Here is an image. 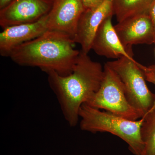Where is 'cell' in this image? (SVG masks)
Masks as SVG:
<instances>
[{
	"label": "cell",
	"mask_w": 155,
	"mask_h": 155,
	"mask_svg": "<svg viewBox=\"0 0 155 155\" xmlns=\"http://www.w3.org/2000/svg\"><path fill=\"white\" fill-rule=\"evenodd\" d=\"M143 117L140 134L144 148L141 155H155V105Z\"/></svg>",
	"instance_id": "13"
},
{
	"label": "cell",
	"mask_w": 155,
	"mask_h": 155,
	"mask_svg": "<svg viewBox=\"0 0 155 155\" xmlns=\"http://www.w3.org/2000/svg\"><path fill=\"white\" fill-rule=\"evenodd\" d=\"M75 41L64 34L48 30L41 36L14 49L10 57L23 67H38L66 76L72 72L80 51L74 49Z\"/></svg>",
	"instance_id": "2"
},
{
	"label": "cell",
	"mask_w": 155,
	"mask_h": 155,
	"mask_svg": "<svg viewBox=\"0 0 155 155\" xmlns=\"http://www.w3.org/2000/svg\"><path fill=\"white\" fill-rule=\"evenodd\" d=\"M51 3L48 0H14L1 10L0 25L3 29L37 22L48 14Z\"/></svg>",
	"instance_id": "6"
},
{
	"label": "cell",
	"mask_w": 155,
	"mask_h": 155,
	"mask_svg": "<svg viewBox=\"0 0 155 155\" xmlns=\"http://www.w3.org/2000/svg\"><path fill=\"white\" fill-rule=\"evenodd\" d=\"M104 68V78L98 91L88 100L87 104L132 121L143 117L130 105L124 85L113 69L107 64Z\"/></svg>",
	"instance_id": "4"
},
{
	"label": "cell",
	"mask_w": 155,
	"mask_h": 155,
	"mask_svg": "<svg viewBox=\"0 0 155 155\" xmlns=\"http://www.w3.org/2000/svg\"><path fill=\"white\" fill-rule=\"evenodd\" d=\"M148 15L151 21L153 29L154 34V43L155 44V0H154L150 8Z\"/></svg>",
	"instance_id": "16"
},
{
	"label": "cell",
	"mask_w": 155,
	"mask_h": 155,
	"mask_svg": "<svg viewBox=\"0 0 155 155\" xmlns=\"http://www.w3.org/2000/svg\"><path fill=\"white\" fill-rule=\"evenodd\" d=\"M114 27L122 45L129 51L133 45L154 43L153 29L148 14L125 19Z\"/></svg>",
	"instance_id": "10"
},
{
	"label": "cell",
	"mask_w": 155,
	"mask_h": 155,
	"mask_svg": "<svg viewBox=\"0 0 155 155\" xmlns=\"http://www.w3.org/2000/svg\"><path fill=\"white\" fill-rule=\"evenodd\" d=\"M138 66L143 72L146 80L155 85V65L146 67L138 63Z\"/></svg>",
	"instance_id": "14"
},
{
	"label": "cell",
	"mask_w": 155,
	"mask_h": 155,
	"mask_svg": "<svg viewBox=\"0 0 155 155\" xmlns=\"http://www.w3.org/2000/svg\"><path fill=\"white\" fill-rule=\"evenodd\" d=\"M81 129L95 133L109 132L122 139L129 146L135 155H141L144 148L140 129L144 117L132 121L110 113L100 110L86 104L81 106L79 111Z\"/></svg>",
	"instance_id": "3"
},
{
	"label": "cell",
	"mask_w": 155,
	"mask_h": 155,
	"mask_svg": "<svg viewBox=\"0 0 155 155\" xmlns=\"http://www.w3.org/2000/svg\"><path fill=\"white\" fill-rule=\"evenodd\" d=\"M85 10L97 8L102 5L105 0H81Z\"/></svg>",
	"instance_id": "15"
},
{
	"label": "cell",
	"mask_w": 155,
	"mask_h": 155,
	"mask_svg": "<svg viewBox=\"0 0 155 155\" xmlns=\"http://www.w3.org/2000/svg\"><path fill=\"white\" fill-rule=\"evenodd\" d=\"M14 0H0V8L1 10L8 6Z\"/></svg>",
	"instance_id": "17"
},
{
	"label": "cell",
	"mask_w": 155,
	"mask_h": 155,
	"mask_svg": "<svg viewBox=\"0 0 155 155\" xmlns=\"http://www.w3.org/2000/svg\"><path fill=\"white\" fill-rule=\"evenodd\" d=\"M50 87L56 95L61 111L68 124L76 126L81 106L99 89L104 78V68L92 61L88 54L81 51L72 72L62 76L57 72H48Z\"/></svg>",
	"instance_id": "1"
},
{
	"label": "cell",
	"mask_w": 155,
	"mask_h": 155,
	"mask_svg": "<svg viewBox=\"0 0 155 155\" xmlns=\"http://www.w3.org/2000/svg\"><path fill=\"white\" fill-rule=\"evenodd\" d=\"M138 63L135 60L122 57L106 64L121 79L130 105L143 116L155 106V94L148 88Z\"/></svg>",
	"instance_id": "5"
},
{
	"label": "cell",
	"mask_w": 155,
	"mask_h": 155,
	"mask_svg": "<svg viewBox=\"0 0 155 155\" xmlns=\"http://www.w3.org/2000/svg\"><path fill=\"white\" fill-rule=\"evenodd\" d=\"M154 0H113V14L118 22L142 14H148Z\"/></svg>",
	"instance_id": "12"
},
{
	"label": "cell",
	"mask_w": 155,
	"mask_h": 155,
	"mask_svg": "<svg viewBox=\"0 0 155 155\" xmlns=\"http://www.w3.org/2000/svg\"><path fill=\"white\" fill-rule=\"evenodd\" d=\"M84 10L81 0H53L47 15L48 30L64 34L74 41L78 22Z\"/></svg>",
	"instance_id": "7"
},
{
	"label": "cell",
	"mask_w": 155,
	"mask_h": 155,
	"mask_svg": "<svg viewBox=\"0 0 155 155\" xmlns=\"http://www.w3.org/2000/svg\"><path fill=\"white\" fill-rule=\"evenodd\" d=\"M113 15V0H105L97 8L84 10L79 19L74 39L75 42L80 45L82 52L88 54L100 25L107 17Z\"/></svg>",
	"instance_id": "8"
},
{
	"label": "cell",
	"mask_w": 155,
	"mask_h": 155,
	"mask_svg": "<svg viewBox=\"0 0 155 155\" xmlns=\"http://www.w3.org/2000/svg\"><path fill=\"white\" fill-rule=\"evenodd\" d=\"M113 15L104 20L97 31L92 45L91 50L98 55L111 59L126 57L134 60L130 51L122 45L112 24Z\"/></svg>",
	"instance_id": "11"
},
{
	"label": "cell",
	"mask_w": 155,
	"mask_h": 155,
	"mask_svg": "<svg viewBox=\"0 0 155 155\" xmlns=\"http://www.w3.org/2000/svg\"><path fill=\"white\" fill-rule=\"evenodd\" d=\"M47 15L33 23L12 25L3 28L0 33L1 55L9 57L14 49L38 37L48 30Z\"/></svg>",
	"instance_id": "9"
}]
</instances>
